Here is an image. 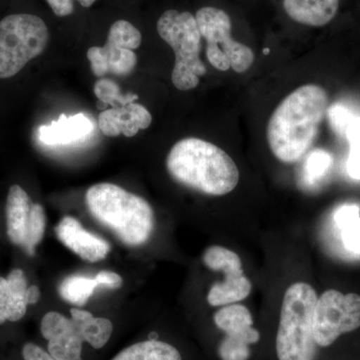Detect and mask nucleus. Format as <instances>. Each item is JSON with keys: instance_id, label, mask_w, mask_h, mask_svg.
Here are the masks:
<instances>
[{"instance_id": "f257e3e1", "label": "nucleus", "mask_w": 360, "mask_h": 360, "mask_svg": "<svg viewBox=\"0 0 360 360\" xmlns=\"http://www.w3.org/2000/svg\"><path fill=\"white\" fill-rule=\"evenodd\" d=\"M328 110V94L319 85H302L288 94L267 124L272 155L284 163L302 160L314 144Z\"/></svg>"}, {"instance_id": "f03ea898", "label": "nucleus", "mask_w": 360, "mask_h": 360, "mask_svg": "<svg viewBox=\"0 0 360 360\" xmlns=\"http://www.w3.org/2000/svg\"><path fill=\"white\" fill-rule=\"evenodd\" d=\"M167 168L175 181L207 195H226L239 182V170L231 156L212 142L195 137L174 144Z\"/></svg>"}, {"instance_id": "7ed1b4c3", "label": "nucleus", "mask_w": 360, "mask_h": 360, "mask_svg": "<svg viewBox=\"0 0 360 360\" xmlns=\"http://www.w3.org/2000/svg\"><path fill=\"white\" fill-rule=\"evenodd\" d=\"M85 201L92 217L112 231L124 245H143L153 234V207L136 194L104 182L90 187L85 194Z\"/></svg>"}, {"instance_id": "20e7f679", "label": "nucleus", "mask_w": 360, "mask_h": 360, "mask_svg": "<svg viewBox=\"0 0 360 360\" xmlns=\"http://www.w3.org/2000/svg\"><path fill=\"white\" fill-rule=\"evenodd\" d=\"M317 298L316 291L307 283H293L286 290L276 336L279 360L315 359L314 314Z\"/></svg>"}, {"instance_id": "39448f33", "label": "nucleus", "mask_w": 360, "mask_h": 360, "mask_svg": "<svg viewBox=\"0 0 360 360\" xmlns=\"http://www.w3.org/2000/svg\"><path fill=\"white\" fill-rule=\"evenodd\" d=\"M158 32L174 51L172 80L175 89L181 91L195 89L200 77L206 75L205 63L200 58L202 37L195 16L170 9L158 20Z\"/></svg>"}, {"instance_id": "423d86ee", "label": "nucleus", "mask_w": 360, "mask_h": 360, "mask_svg": "<svg viewBox=\"0 0 360 360\" xmlns=\"http://www.w3.org/2000/svg\"><path fill=\"white\" fill-rule=\"evenodd\" d=\"M49 32L34 14L15 13L0 21V79L18 75L39 56L49 44Z\"/></svg>"}, {"instance_id": "0eeeda50", "label": "nucleus", "mask_w": 360, "mask_h": 360, "mask_svg": "<svg viewBox=\"0 0 360 360\" xmlns=\"http://www.w3.org/2000/svg\"><path fill=\"white\" fill-rule=\"evenodd\" d=\"M201 37L205 39L206 56L215 70H233L243 73L255 63V53L248 45L231 37V20L229 14L217 7L206 6L195 14Z\"/></svg>"}, {"instance_id": "6e6552de", "label": "nucleus", "mask_w": 360, "mask_h": 360, "mask_svg": "<svg viewBox=\"0 0 360 360\" xmlns=\"http://www.w3.org/2000/svg\"><path fill=\"white\" fill-rule=\"evenodd\" d=\"M359 328L360 295L328 290L317 298L314 314V335L317 345L329 347L340 335Z\"/></svg>"}, {"instance_id": "1a4fd4ad", "label": "nucleus", "mask_w": 360, "mask_h": 360, "mask_svg": "<svg viewBox=\"0 0 360 360\" xmlns=\"http://www.w3.org/2000/svg\"><path fill=\"white\" fill-rule=\"evenodd\" d=\"M6 215L9 240L30 257L34 255L35 248L44 236L46 217L44 207L32 202L25 189L14 184L7 195Z\"/></svg>"}, {"instance_id": "9d476101", "label": "nucleus", "mask_w": 360, "mask_h": 360, "mask_svg": "<svg viewBox=\"0 0 360 360\" xmlns=\"http://www.w3.org/2000/svg\"><path fill=\"white\" fill-rule=\"evenodd\" d=\"M207 269L221 271L225 276L222 283L213 284L207 295L212 307H224L245 300L250 295L251 283L243 274L240 257L234 251L219 245L210 246L202 255Z\"/></svg>"}, {"instance_id": "9b49d317", "label": "nucleus", "mask_w": 360, "mask_h": 360, "mask_svg": "<svg viewBox=\"0 0 360 360\" xmlns=\"http://www.w3.org/2000/svg\"><path fill=\"white\" fill-rule=\"evenodd\" d=\"M40 330L49 341V354L56 360H82L84 335L77 322L59 312H47L42 319Z\"/></svg>"}, {"instance_id": "f8f14e48", "label": "nucleus", "mask_w": 360, "mask_h": 360, "mask_svg": "<svg viewBox=\"0 0 360 360\" xmlns=\"http://www.w3.org/2000/svg\"><path fill=\"white\" fill-rule=\"evenodd\" d=\"M60 243L85 262H97L104 259L110 251L108 241L87 231L77 219L63 217L56 227Z\"/></svg>"}, {"instance_id": "ddd939ff", "label": "nucleus", "mask_w": 360, "mask_h": 360, "mask_svg": "<svg viewBox=\"0 0 360 360\" xmlns=\"http://www.w3.org/2000/svg\"><path fill=\"white\" fill-rule=\"evenodd\" d=\"M153 116L143 105L129 103L127 105L103 110L98 116V127L106 136L115 137L123 134L134 136L139 130L148 129Z\"/></svg>"}, {"instance_id": "4468645a", "label": "nucleus", "mask_w": 360, "mask_h": 360, "mask_svg": "<svg viewBox=\"0 0 360 360\" xmlns=\"http://www.w3.org/2000/svg\"><path fill=\"white\" fill-rule=\"evenodd\" d=\"M92 72L97 77H103L108 73L123 77L129 75L136 66L137 58L134 51L108 39L103 47H90L87 51Z\"/></svg>"}, {"instance_id": "2eb2a0df", "label": "nucleus", "mask_w": 360, "mask_h": 360, "mask_svg": "<svg viewBox=\"0 0 360 360\" xmlns=\"http://www.w3.org/2000/svg\"><path fill=\"white\" fill-rule=\"evenodd\" d=\"M94 129V122L84 113L61 115L56 122L40 127L39 141L46 146H66L86 139Z\"/></svg>"}, {"instance_id": "dca6fc26", "label": "nucleus", "mask_w": 360, "mask_h": 360, "mask_svg": "<svg viewBox=\"0 0 360 360\" xmlns=\"http://www.w3.org/2000/svg\"><path fill=\"white\" fill-rule=\"evenodd\" d=\"M27 279L22 269H13L7 277H0V326L6 321H20L26 314Z\"/></svg>"}, {"instance_id": "f3484780", "label": "nucleus", "mask_w": 360, "mask_h": 360, "mask_svg": "<svg viewBox=\"0 0 360 360\" xmlns=\"http://www.w3.org/2000/svg\"><path fill=\"white\" fill-rule=\"evenodd\" d=\"M283 6L296 22L321 27L335 18L340 0H284Z\"/></svg>"}, {"instance_id": "a211bd4d", "label": "nucleus", "mask_w": 360, "mask_h": 360, "mask_svg": "<svg viewBox=\"0 0 360 360\" xmlns=\"http://www.w3.org/2000/svg\"><path fill=\"white\" fill-rule=\"evenodd\" d=\"M333 221L340 231L341 245L349 255L360 257V207L347 203L336 208Z\"/></svg>"}, {"instance_id": "6ab92c4d", "label": "nucleus", "mask_w": 360, "mask_h": 360, "mask_svg": "<svg viewBox=\"0 0 360 360\" xmlns=\"http://www.w3.org/2000/svg\"><path fill=\"white\" fill-rule=\"evenodd\" d=\"M73 319L82 330L85 342L96 349L103 347L110 340L112 333V323L110 319L103 317H94L89 311L72 309L70 310Z\"/></svg>"}, {"instance_id": "aec40b11", "label": "nucleus", "mask_w": 360, "mask_h": 360, "mask_svg": "<svg viewBox=\"0 0 360 360\" xmlns=\"http://www.w3.org/2000/svg\"><path fill=\"white\" fill-rule=\"evenodd\" d=\"M112 360H182L179 350L156 340L142 341L125 348Z\"/></svg>"}, {"instance_id": "412c9836", "label": "nucleus", "mask_w": 360, "mask_h": 360, "mask_svg": "<svg viewBox=\"0 0 360 360\" xmlns=\"http://www.w3.org/2000/svg\"><path fill=\"white\" fill-rule=\"evenodd\" d=\"M214 323L226 335H240L252 329V316L245 305H224L214 314Z\"/></svg>"}, {"instance_id": "4be33fe9", "label": "nucleus", "mask_w": 360, "mask_h": 360, "mask_svg": "<svg viewBox=\"0 0 360 360\" xmlns=\"http://www.w3.org/2000/svg\"><path fill=\"white\" fill-rule=\"evenodd\" d=\"M98 288L96 279L89 276H70L61 281L58 286L59 295L71 304L82 307L89 302L94 290Z\"/></svg>"}, {"instance_id": "5701e85b", "label": "nucleus", "mask_w": 360, "mask_h": 360, "mask_svg": "<svg viewBox=\"0 0 360 360\" xmlns=\"http://www.w3.org/2000/svg\"><path fill=\"white\" fill-rule=\"evenodd\" d=\"M257 329L243 335H226L219 347L222 360H248L250 357V345L259 340Z\"/></svg>"}, {"instance_id": "b1692460", "label": "nucleus", "mask_w": 360, "mask_h": 360, "mask_svg": "<svg viewBox=\"0 0 360 360\" xmlns=\"http://www.w3.org/2000/svg\"><path fill=\"white\" fill-rule=\"evenodd\" d=\"M94 94L101 103L110 104L113 108L127 105V104L134 103L139 98L136 94H122L120 86L112 80L103 78L99 79L94 85Z\"/></svg>"}, {"instance_id": "393cba45", "label": "nucleus", "mask_w": 360, "mask_h": 360, "mask_svg": "<svg viewBox=\"0 0 360 360\" xmlns=\"http://www.w3.org/2000/svg\"><path fill=\"white\" fill-rule=\"evenodd\" d=\"M333 165V158L328 151L317 149L310 153L304 165V175L309 182L317 181L328 174Z\"/></svg>"}, {"instance_id": "a878e982", "label": "nucleus", "mask_w": 360, "mask_h": 360, "mask_svg": "<svg viewBox=\"0 0 360 360\" xmlns=\"http://www.w3.org/2000/svg\"><path fill=\"white\" fill-rule=\"evenodd\" d=\"M329 123L336 134L345 137L348 127L354 118V113L350 112L345 106L335 104L328 110Z\"/></svg>"}, {"instance_id": "bb28decb", "label": "nucleus", "mask_w": 360, "mask_h": 360, "mask_svg": "<svg viewBox=\"0 0 360 360\" xmlns=\"http://www.w3.org/2000/svg\"><path fill=\"white\" fill-rule=\"evenodd\" d=\"M22 357L25 360H56L49 352L34 343H26L22 348Z\"/></svg>"}, {"instance_id": "cd10ccee", "label": "nucleus", "mask_w": 360, "mask_h": 360, "mask_svg": "<svg viewBox=\"0 0 360 360\" xmlns=\"http://www.w3.org/2000/svg\"><path fill=\"white\" fill-rule=\"evenodd\" d=\"M97 285L108 286L110 288H120L122 285V277L112 271H101L96 277Z\"/></svg>"}, {"instance_id": "c85d7f7f", "label": "nucleus", "mask_w": 360, "mask_h": 360, "mask_svg": "<svg viewBox=\"0 0 360 360\" xmlns=\"http://www.w3.org/2000/svg\"><path fill=\"white\" fill-rule=\"evenodd\" d=\"M347 167L352 179H360V146H350Z\"/></svg>"}, {"instance_id": "c756f323", "label": "nucleus", "mask_w": 360, "mask_h": 360, "mask_svg": "<svg viewBox=\"0 0 360 360\" xmlns=\"http://www.w3.org/2000/svg\"><path fill=\"white\" fill-rule=\"evenodd\" d=\"M54 14L60 18L70 15L73 13L72 0H47Z\"/></svg>"}, {"instance_id": "7c9ffc66", "label": "nucleus", "mask_w": 360, "mask_h": 360, "mask_svg": "<svg viewBox=\"0 0 360 360\" xmlns=\"http://www.w3.org/2000/svg\"><path fill=\"white\" fill-rule=\"evenodd\" d=\"M345 139L349 142L350 146H360V117L354 116L347 130Z\"/></svg>"}, {"instance_id": "2f4dec72", "label": "nucleus", "mask_w": 360, "mask_h": 360, "mask_svg": "<svg viewBox=\"0 0 360 360\" xmlns=\"http://www.w3.org/2000/svg\"><path fill=\"white\" fill-rule=\"evenodd\" d=\"M25 297L28 305L35 304V303L39 302L40 298L39 288L37 285L28 286Z\"/></svg>"}, {"instance_id": "473e14b6", "label": "nucleus", "mask_w": 360, "mask_h": 360, "mask_svg": "<svg viewBox=\"0 0 360 360\" xmlns=\"http://www.w3.org/2000/svg\"><path fill=\"white\" fill-rule=\"evenodd\" d=\"M78 1H79V4H82V6L89 7L91 6L96 0H78Z\"/></svg>"}, {"instance_id": "72a5a7b5", "label": "nucleus", "mask_w": 360, "mask_h": 360, "mask_svg": "<svg viewBox=\"0 0 360 360\" xmlns=\"http://www.w3.org/2000/svg\"><path fill=\"white\" fill-rule=\"evenodd\" d=\"M264 52L265 54L269 53V49H265Z\"/></svg>"}]
</instances>
